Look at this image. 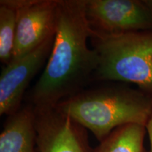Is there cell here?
Instances as JSON below:
<instances>
[{
    "label": "cell",
    "instance_id": "ba28073f",
    "mask_svg": "<svg viewBox=\"0 0 152 152\" xmlns=\"http://www.w3.org/2000/svg\"><path fill=\"white\" fill-rule=\"evenodd\" d=\"M0 152H39L33 105L27 104L7 116L0 134Z\"/></svg>",
    "mask_w": 152,
    "mask_h": 152
},
{
    "label": "cell",
    "instance_id": "8fae6325",
    "mask_svg": "<svg viewBox=\"0 0 152 152\" xmlns=\"http://www.w3.org/2000/svg\"><path fill=\"white\" fill-rule=\"evenodd\" d=\"M145 127H146V130H147V134H148L149 140L150 147H149V151H148V152H152V112Z\"/></svg>",
    "mask_w": 152,
    "mask_h": 152
},
{
    "label": "cell",
    "instance_id": "6da1fadb",
    "mask_svg": "<svg viewBox=\"0 0 152 152\" xmlns=\"http://www.w3.org/2000/svg\"><path fill=\"white\" fill-rule=\"evenodd\" d=\"M93 30L86 0H58L54 45L43 73L28 93L35 107H55L93 83L99 56L87 46Z\"/></svg>",
    "mask_w": 152,
    "mask_h": 152
},
{
    "label": "cell",
    "instance_id": "5b68a950",
    "mask_svg": "<svg viewBox=\"0 0 152 152\" xmlns=\"http://www.w3.org/2000/svg\"><path fill=\"white\" fill-rule=\"evenodd\" d=\"M8 1L18 11L12 58L15 60L32 52L55 35L58 0Z\"/></svg>",
    "mask_w": 152,
    "mask_h": 152
},
{
    "label": "cell",
    "instance_id": "7a4b0ae2",
    "mask_svg": "<svg viewBox=\"0 0 152 152\" xmlns=\"http://www.w3.org/2000/svg\"><path fill=\"white\" fill-rule=\"evenodd\" d=\"M99 83L62 101L56 108L90 130L99 142L121 126H146L152 112L151 96L127 83Z\"/></svg>",
    "mask_w": 152,
    "mask_h": 152
},
{
    "label": "cell",
    "instance_id": "52a82bcc",
    "mask_svg": "<svg viewBox=\"0 0 152 152\" xmlns=\"http://www.w3.org/2000/svg\"><path fill=\"white\" fill-rule=\"evenodd\" d=\"M54 36L32 52L4 66L0 75V115L8 116L21 108L26 89L48 60Z\"/></svg>",
    "mask_w": 152,
    "mask_h": 152
},
{
    "label": "cell",
    "instance_id": "277c9868",
    "mask_svg": "<svg viewBox=\"0 0 152 152\" xmlns=\"http://www.w3.org/2000/svg\"><path fill=\"white\" fill-rule=\"evenodd\" d=\"M86 16L92 29L99 33L152 30L149 0H86Z\"/></svg>",
    "mask_w": 152,
    "mask_h": 152
},
{
    "label": "cell",
    "instance_id": "3957f363",
    "mask_svg": "<svg viewBox=\"0 0 152 152\" xmlns=\"http://www.w3.org/2000/svg\"><path fill=\"white\" fill-rule=\"evenodd\" d=\"M99 66L93 82L132 83L152 98V30L104 33L93 30Z\"/></svg>",
    "mask_w": 152,
    "mask_h": 152
},
{
    "label": "cell",
    "instance_id": "30bf717a",
    "mask_svg": "<svg viewBox=\"0 0 152 152\" xmlns=\"http://www.w3.org/2000/svg\"><path fill=\"white\" fill-rule=\"evenodd\" d=\"M18 11L8 0L0 1V61L4 65L11 61L16 40Z\"/></svg>",
    "mask_w": 152,
    "mask_h": 152
},
{
    "label": "cell",
    "instance_id": "8992f818",
    "mask_svg": "<svg viewBox=\"0 0 152 152\" xmlns=\"http://www.w3.org/2000/svg\"><path fill=\"white\" fill-rule=\"evenodd\" d=\"M39 152H94L87 129L55 107H35Z\"/></svg>",
    "mask_w": 152,
    "mask_h": 152
},
{
    "label": "cell",
    "instance_id": "7c38bea8",
    "mask_svg": "<svg viewBox=\"0 0 152 152\" xmlns=\"http://www.w3.org/2000/svg\"><path fill=\"white\" fill-rule=\"evenodd\" d=\"M149 2L150 3V4L152 6V0H149Z\"/></svg>",
    "mask_w": 152,
    "mask_h": 152
},
{
    "label": "cell",
    "instance_id": "9c48e42d",
    "mask_svg": "<svg viewBox=\"0 0 152 152\" xmlns=\"http://www.w3.org/2000/svg\"><path fill=\"white\" fill-rule=\"evenodd\" d=\"M146 127L128 124L115 129L94 148V152H148L144 147Z\"/></svg>",
    "mask_w": 152,
    "mask_h": 152
}]
</instances>
